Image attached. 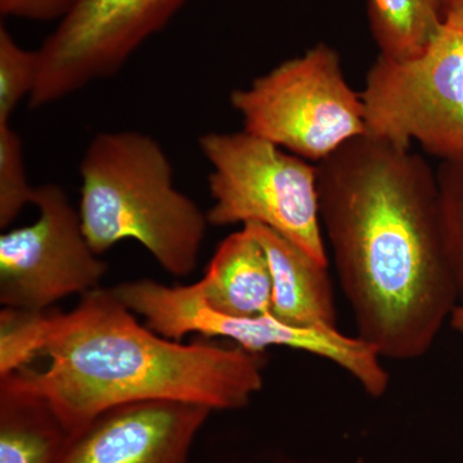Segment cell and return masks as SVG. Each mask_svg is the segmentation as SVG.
I'll return each mask as SVG.
<instances>
[{
  "mask_svg": "<svg viewBox=\"0 0 463 463\" xmlns=\"http://www.w3.org/2000/svg\"><path fill=\"white\" fill-rule=\"evenodd\" d=\"M230 102L245 132L317 164L367 133L364 99L325 43L234 90Z\"/></svg>",
  "mask_w": 463,
  "mask_h": 463,
  "instance_id": "5",
  "label": "cell"
},
{
  "mask_svg": "<svg viewBox=\"0 0 463 463\" xmlns=\"http://www.w3.org/2000/svg\"><path fill=\"white\" fill-rule=\"evenodd\" d=\"M67 438L47 402L0 385V463H56Z\"/></svg>",
  "mask_w": 463,
  "mask_h": 463,
  "instance_id": "13",
  "label": "cell"
},
{
  "mask_svg": "<svg viewBox=\"0 0 463 463\" xmlns=\"http://www.w3.org/2000/svg\"><path fill=\"white\" fill-rule=\"evenodd\" d=\"M81 227L100 255L116 243H141L165 272H194L207 214L174 185V170L156 139L136 130L96 134L80 163Z\"/></svg>",
  "mask_w": 463,
  "mask_h": 463,
  "instance_id": "3",
  "label": "cell"
},
{
  "mask_svg": "<svg viewBox=\"0 0 463 463\" xmlns=\"http://www.w3.org/2000/svg\"><path fill=\"white\" fill-rule=\"evenodd\" d=\"M444 20L455 18L463 24V0H443Z\"/></svg>",
  "mask_w": 463,
  "mask_h": 463,
  "instance_id": "19",
  "label": "cell"
},
{
  "mask_svg": "<svg viewBox=\"0 0 463 463\" xmlns=\"http://www.w3.org/2000/svg\"><path fill=\"white\" fill-rule=\"evenodd\" d=\"M35 223L0 236V304L47 312L71 295L99 288L108 265L90 248L78 209L60 185H38Z\"/></svg>",
  "mask_w": 463,
  "mask_h": 463,
  "instance_id": "9",
  "label": "cell"
},
{
  "mask_svg": "<svg viewBox=\"0 0 463 463\" xmlns=\"http://www.w3.org/2000/svg\"><path fill=\"white\" fill-rule=\"evenodd\" d=\"M0 376V385L47 402L69 435L137 402L240 410L264 385L261 354L166 339L102 288L67 313L3 307Z\"/></svg>",
  "mask_w": 463,
  "mask_h": 463,
  "instance_id": "2",
  "label": "cell"
},
{
  "mask_svg": "<svg viewBox=\"0 0 463 463\" xmlns=\"http://www.w3.org/2000/svg\"><path fill=\"white\" fill-rule=\"evenodd\" d=\"M76 2L78 0H0V14L35 23H60Z\"/></svg>",
  "mask_w": 463,
  "mask_h": 463,
  "instance_id": "18",
  "label": "cell"
},
{
  "mask_svg": "<svg viewBox=\"0 0 463 463\" xmlns=\"http://www.w3.org/2000/svg\"><path fill=\"white\" fill-rule=\"evenodd\" d=\"M38 70V51L21 47L0 26V124L9 123L21 100L32 96Z\"/></svg>",
  "mask_w": 463,
  "mask_h": 463,
  "instance_id": "17",
  "label": "cell"
},
{
  "mask_svg": "<svg viewBox=\"0 0 463 463\" xmlns=\"http://www.w3.org/2000/svg\"><path fill=\"white\" fill-rule=\"evenodd\" d=\"M380 56L404 61L430 47L444 25L443 0H367Z\"/></svg>",
  "mask_w": 463,
  "mask_h": 463,
  "instance_id": "14",
  "label": "cell"
},
{
  "mask_svg": "<svg viewBox=\"0 0 463 463\" xmlns=\"http://www.w3.org/2000/svg\"><path fill=\"white\" fill-rule=\"evenodd\" d=\"M365 129L401 148L417 141L441 161L463 158V24L446 18L419 57H377L361 93Z\"/></svg>",
  "mask_w": 463,
  "mask_h": 463,
  "instance_id": "6",
  "label": "cell"
},
{
  "mask_svg": "<svg viewBox=\"0 0 463 463\" xmlns=\"http://www.w3.org/2000/svg\"><path fill=\"white\" fill-rule=\"evenodd\" d=\"M190 0H78L38 51L36 109L114 78Z\"/></svg>",
  "mask_w": 463,
  "mask_h": 463,
  "instance_id": "8",
  "label": "cell"
},
{
  "mask_svg": "<svg viewBox=\"0 0 463 463\" xmlns=\"http://www.w3.org/2000/svg\"><path fill=\"white\" fill-rule=\"evenodd\" d=\"M194 285L206 306L222 315L250 318L272 307L269 263L246 225L219 245L203 279Z\"/></svg>",
  "mask_w": 463,
  "mask_h": 463,
  "instance_id": "12",
  "label": "cell"
},
{
  "mask_svg": "<svg viewBox=\"0 0 463 463\" xmlns=\"http://www.w3.org/2000/svg\"><path fill=\"white\" fill-rule=\"evenodd\" d=\"M449 322L456 331L463 332V303L457 306L456 309L453 310Z\"/></svg>",
  "mask_w": 463,
  "mask_h": 463,
  "instance_id": "20",
  "label": "cell"
},
{
  "mask_svg": "<svg viewBox=\"0 0 463 463\" xmlns=\"http://www.w3.org/2000/svg\"><path fill=\"white\" fill-rule=\"evenodd\" d=\"M267 255L272 276L270 313L301 327L337 328L328 265L315 260L281 234L260 224H246Z\"/></svg>",
  "mask_w": 463,
  "mask_h": 463,
  "instance_id": "11",
  "label": "cell"
},
{
  "mask_svg": "<svg viewBox=\"0 0 463 463\" xmlns=\"http://www.w3.org/2000/svg\"><path fill=\"white\" fill-rule=\"evenodd\" d=\"M435 174L448 258L463 303V158L441 161Z\"/></svg>",
  "mask_w": 463,
  "mask_h": 463,
  "instance_id": "16",
  "label": "cell"
},
{
  "mask_svg": "<svg viewBox=\"0 0 463 463\" xmlns=\"http://www.w3.org/2000/svg\"><path fill=\"white\" fill-rule=\"evenodd\" d=\"M35 187L27 178L24 146L11 124H0V228H8L33 203Z\"/></svg>",
  "mask_w": 463,
  "mask_h": 463,
  "instance_id": "15",
  "label": "cell"
},
{
  "mask_svg": "<svg viewBox=\"0 0 463 463\" xmlns=\"http://www.w3.org/2000/svg\"><path fill=\"white\" fill-rule=\"evenodd\" d=\"M316 165L323 233L358 336L381 358L425 355L459 300L437 174L370 134Z\"/></svg>",
  "mask_w": 463,
  "mask_h": 463,
  "instance_id": "1",
  "label": "cell"
},
{
  "mask_svg": "<svg viewBox=\"0 0 463 463\" xmlns=\"http://www.w3.org/2000/svg\"><path fill=\"white\" fill-rule=\"evenodd\" d=\"M116 297L146 326L166 339L181 341L190 334L223 337L252 354L268 347L283 346L322 356L339 365L371 397L385 394L389 374L381 355L361 337H350L337 328L301 327L277 319L272 313L237 318L206 306L194 285L166 286L152 279L120 283L112 288Z\"/></svg>",
  "mask_w": 463,
  "mask_h": 463,
  "instance_id": "7",
  "label": "cell"
},
{
  "mask_svg": "<svg viewBox=\"0 0 463 463\" xmlns=\"http://www.w3.org/2000/svg\"><path fill=\"white\" fill-rule=\"evenodd\" d=\"M212 412L174 401L118 405L69 435L56 463H190Z\"/></svg>",
  "mask_w": 463,
  "mask_h": 463,
  "instance_id": "10",
  "label": "cell"
},
{
  "mask_svg": "<svg viewBox=\"0 0 463 463\" xmlns=\"http://www.w3.org/2000/svg\"><path fill=\"white\" fill-rule=\"evenodd\" d=\"M212 166L209 224H260L328 265L319 210L317 165L245 130L199 139Z\"/></svg>",
  "mask_w": 463,
  "mask_h": 463,
  "instance_id": "4",
  "label": "cell"
}]
</instances>
